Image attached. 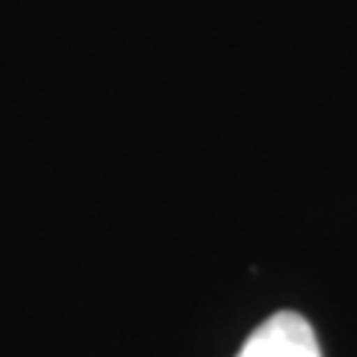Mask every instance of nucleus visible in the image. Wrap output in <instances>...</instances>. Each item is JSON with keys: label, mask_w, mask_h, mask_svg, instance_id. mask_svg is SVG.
<instances>
[{"label": "nucleus", "mask_w": 357, "mask_h": 357, "mask_svg": "<svg viewBox=\"0 0 357 357\" xmlns=\"http://www.w3.org/2000/svg\"><path fill=\"white\" fill-rule=\"evenodd\" d=\"M238 357H321V345L304 316L283 310L250 333Z\"/></svg>", "instance_id": "nucleus-1"}]
</instances>
